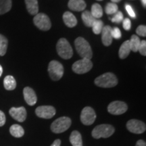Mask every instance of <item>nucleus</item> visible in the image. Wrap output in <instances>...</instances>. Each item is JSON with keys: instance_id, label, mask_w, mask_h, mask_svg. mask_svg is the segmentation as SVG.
<instances>
[{"instance_id": "22", "label": "nucleus", "mask_w": 146, "mask_h": 146, "mask_svg": "<svg viewBox=\"0 0 146 146\" xmlns=\"http://www.w3.org/2000/svg\"><path fill=\"white\" fill-rule=\"evenodd\" d=\"M3 85L5 89L8 91H12L16 87V81L14 76L11 75L6 76L3 80Z\"/></svg>"}, {"instance_id": "20", "label": "nucleus", "mask_w": 146, "mask_h": 146, "mask_svg": "<svg viewBox=\"0 0 146 146\" xmlns=\"http://www.w3.org/2000/svg\"><path fill=\"white\" fill-rule=\"evenodd\" d=\"M131 51V50L130 43H129V41L127 40V41L124 42L120 47L118 54H119V57L120 59H125V58H127V56L130 54Z\"/></svg>"}, {"instance_id": "12", "label": "nucleus", "mask_w": 146, "mask_h": 146, "mask_svg": "<svg viewBox=\"0 0 146 146\" xmlns=\"http://www.w3.org/2000/svg\"><path fill=\"white\" fill-rule=\"evenodd\" d=\"M56 109L51 106H41L36 108L35 114L38 117L45 119H50L54 117L56 114Z\"/></svg>"}, {"instance_id": "2", "label": "nucleus", "mask_w": 146, "mask_h": 146, "mask_svg": "<svg viewBox=\"0 0 146 146\" xmlns=\"http://www.w3.org/2000/svg\"><path fill=\"white\" fill-rule=\"evenodd\" d=\"M94 83L97 86L103 88H111L116 86L118 79L112 72H107L102 74L95 79Z\"/></svg>"}, {"instance_id": "19", "label": "nucleus", "mask_w": 146, "mask_h": 146, "mask_svg": "<svg viewBox=\"0 0 146 146\" xmlns=\"http://www.w3.org/2000/svg\"><path fill=\"white\" fill-rule=\"evenodd\" d=\"M70 142L72 146H83V139L81 133L77 131H73L70 136Z\"/></svg>"}, {"instance_id": "25", "label": "nucleus", "mask_w": 146, "mask_h": 146, "mask_svg": "<svg viewBox=\"0 0 146 146\" xmlns=\"http://www.w3.org/2000/svg\"><path fill=\"white\" fill-rule=\"evenodd\" d=\"M91 13L96 19H99L103 16V10L99 3H94L91 6Z\"/></svg>"}, {"instance_id": "11", "label": "nucleus", "mask_w": 146, "mask_h": 146, "mask_svg": "<svg viewBox=\"0 0 146 146\" xmlns=\"http://www.w3.org/2000/svg\"><path fill=\"white\" fill-rule=\"evenodd\" d=\"M127 128L130 132L135 134H141L145 131V124L141 120L132 119L129 120L127 123Z\"/></svg>"}, {"instance_id": "36", "label": "nucleus", "mask_w": 146, "mask_h": 146, "mask_svg": "<svg viewBox=\"0 0 146 146\" xmlns=\"http://www.w3.org/2000/svg\"><path fill=\"white\" fill-rule=\"evenodd\" d=\"M5 120H6V118H5V114L2 111L0 110V127H2L5 125Z\"/></svg>"}, {"instance_id": "16", "label": "nucleus", "mask_w": 146, "mask_h": 146, "mask_svg": "<svg viewBox=\"0 0 146 146\" xmlns=\"http://www.w3.org/2000/svg\"><path fill=\"white\" fill-rule=\"evenodd\" d=\"M68 6L71 10L81 12L86 8V3L84 0H69Z\"/></svg>"}, {"instance_id": "37", "label": "nucleus", "mask_w": 146, "mask_h": 146, "mask_svg": "<svg viewBox=\"0 0 146 146\" xmlns=\"http://www.w3.org/2000/svg\"><path fill=\"white\" fill-rule=\"evenodd\" d=\"M136 146H146V143L145 141L142 139L138 140L136 143Z\"/></svg>"}, {"instance_id": "30", "label": "nucleus", "mask_w": 146, "mask_h": 146, "mask_svg": "<svg viewBox=\"0 0 146 146\" xmlns=\"http://www.w3.org/2000/svg\"><path fill=\"white\" fill-rule=\"evenodd\" d=\"M112 22L116 23H120L123 21V14L121 12L118 11L116 14H114L112 19Z\"/></svg>"}, {"instance_id": "24", "label": "nucleus", "mask_w": 146, "mask_h": 146, "mask_svg": "<svg viewBox=\"0 0 146 146\" xmlns=\"http://www.w3.org/2000/svg\"><path fill=\"white\" fill-rule=\"evenodd\" d=\"M12 0H0V15L8 12L12 8Z\"/></svg>"}, {"instance_id": "42", "label": "nucleus", "mask_w": 146, "mask_h": 146, "mask_svg": "<svg viewBox=\"0 0 146 146\" xmlns=\"http://www.w3.org/2000/svg\"><path fill=\"white\" fill-rule=\"evenodd\" d=\"M97 1H102V0H97Z\"/></svg>"}, {"instance_id": "13", "label": "nucleus", "mask_w": 146, "mask_h": 146, "mask_svg": "<svg viewBox=\"0 0 146 146\" xmlns=\"http://www.w3.org/2000/svg\"><path fill=\"white\" fill-rule=\"evenodd\" d=\"M9 113L14 120L20 123H23L27 118V110L24 107L12 108L9 111Z\"/></svg>"}, {"instance_id": "9", "label": "nucleus", "mask_w": 146, "mask_h": 146, "mask_svg": "<svg viewBox=\"0 0 146 146\" xmlns=\"http://www.w3.org/2000/svg\"><path fill=\"white\" fill-rule=\"evenodd\" d=\"M96 114L92 108L87 106L84 108L81 114V120L85 125H91L96 120Z\"/></svg>"}, {"instance_id": "21", "label": "nucleus", "mask_w": 146, "mask_h": 146, "mask_svg": "<svg viewBox=\"0 0 146 146\" xmlns=\"http://www.w3.org/2000/svg\"><path fill=\"white\" fill-rule=\"evenodd\" d=\"M81 18L82 20H83V23L85 24V26L87 27H92L94 21H96V18L93 16V15L91 13V12L87 10L84 11L83 14H82Z\"/></svg>"}, {"instance_id": "27", "label": "nucleus", "mask_w": 146, "mask_h": 146, "mask_svg": "<svg viewBox=\"0 0 146 146\" xmlns=\"http://www.w3.org/2000/svg\"><path fill=\"white\" fill-rule=\"evenodd\" d=\"M8 41L6 37L0 34V56H3L5 54L8 48Z\"/></svg>"}, {"instance_id": "33", "label": "nucleus", "mask_w": 146, "mask_h": 146, "mask_svg": "<svg viewBox=\"0 0 146 146\" xmlns=\"http://www.w3.org/2000/svg\"><path fill=\"white\" fill-rule=\"evenodd\" d=\"M136 33L138 35L146 36V27L145 25H140L137 28Z\"/></svg>"}, {"instance_id": "18", "label": "nucleus", "mask_w": 146, "mask_h": 146, "mask_svg": "<svg viewBox=\"0 0 146 146\" xmlns=\"http://www.w3.org/2000/svg\"><path fill=\"white\" fill-rule=\"evenodd\" d=\"M25 4L29 13L31 15H36L39 12V4L37 0H25Z\"/></svg>"}, {"instance_id": "31", "label": "nucleus", "mask_w": 146, "mask_h": 146, "mask_svg": "<svg viewBox=\"0 0 146 146\" xmlns=\"http://www.w3.org/2000/svg\"><path fill=\"white\" fill-rule=\"evenodd\" d=\"M111 35H112V38H114L116 39H120L122 36L120 29L117 28V27H114V28L112 29V30H111Z\"/></svg>"}, {"instance_id": "1", "label": "nucleus", "mask_w": 146, "mask_h": 146, "mask_svg": "<svg viewBox=\"0 0 146 146\" xmlns=\"http://www.w3.org/2000/svg\"><path fill=\"white\" fill-rule=\"evenodd\" d=\"M74 45L78 54L81 57L84 59L91 60L93 56V52L87 40L83 37H78L74 41Z\"/></svg>"}, {"instance_id": "17", "label": "nucleus", "mask_w": 146, "mask_h": 146, "mask_svg": "<svg viewBox=\"0 0 146 146\" xmlns=\"http://www.w3.org/2000/svg\"><path fill=\"white\" fill-rule=\"evenodd\" d=\"M63 21L65 25L68 27L72 28L77 24V20L74 14L70 12H66L63 14Z\"/></svg>"}, {"instance_id": "32", "label": "nucleus", "mask_w": 146, "mask_h": 146, "mask_svg": "<svg viewBox=\"0 0 146 146\" xmlns=\"http://www.w3.org/2000/svg\"><path fill=\"white\" fill-rule=\"evenodd\" d=\"M138 51L139 52V53L142 55V56H146V41L145 40L141 41V43H140Z\"/></svg>"}, {"instance_id": "23", "label": "nucleus", "mask_w": 146, "mask_h": 146, "mask_svg": "<svg viewBox=\"0 0 146 146\" xmlns=\"http://www.w3.org/2000/svg\"><path fill=\"white\" fill-rule=\"evenodd\" d=\"M10 133L14 137H21L25 134V130L21 125H13L10 128Z\"/></svg>"}, {"instance_id": "39", "label": "nucleus", "mask_w": 146, "mask_h": 146, "mask_svg": "<svg viewBox=\"0 0 146 146\" xmlns=\"http://www.w3.org/2000/svg\"><path fill=\"white\" fill-rule=\"evenodd\" d=\"M141 2H142V4L144 7H146V0H141Z\"/></svg>"}, {"instance_id": "38", "label": "nucleus", "mask_w": 146, "mask_h": 146, "mask_svg": "<svg viewBox=\"0 0 146 146\" xmlns=\"http://www.w3.org/2000/svg\"><path fill=\"white\" fill-rule=\"evenodd\" d=\"M60 145H61V140L56 139L53 142V143L51 145V146H60Z\"/></svg>"}, {"instance_id": "8", "label": "nucleus", "mask_w": 146, "mask_h": 146, "mask_svg": "<svg viewBox=\"0 0 146 146\" xmlns=\"http://www.w3.org/2000/svg\"><path fill=\"white\" fill-rule=\"evenodd\" d=\"M33 22L35 25L39 28L40 30L49 31L52 27V24L50 18L46 14L43 13H39L36 14L33 18Z\"/></svg>"}, {"instance_id": "5", "label": "nucleus", "mask_w": 146, "mask_h": 146, "mask_svg": "<svg viewBox=\"0 0 146 146\" xmlns=\"http://www.w3.org/2000/svg\"><path fill=\"white\" fill-rule=\"evenodd\" d=\"M72 121L66 116L60 117L54 120L51 125V130L54 133H62L68 130L70 127Z\"/></svg>"}, {"instance_id": "10", "label": "nucleus", "mask_w": 146, "mask_h": 146, "mask_svg": "<svg viewBox=\"0 0 146 146\" xmlns=\"http://www.w3.org/2000/svg\"><path fill=\"white\" fill-rule=\"evenodd\" d=\"M128 110V106L124 102L114 101L111 102L108 106V111L113 115H120L125 113Z\"/></svg>"}, {"instance_id": "15", "label": "nucleus", "mask_w": 146, "mask_h": 146, "mask_svg": "<svg viewBox=\"0 0 146 146\" xmlns=\"http://www.w3.org/2000/svg\"><path fill=\"white\" fill-rule=\"evenodd\" d=\"M111 27L107 26L104 27L102 31V41L105 46H109L112 43V36L111 35Z\"/></svg>"}, {"instance_id": "26", "label": "nucleus", "mask_w": 146, "mask_h": 146, "mask_svg": "<svg viewBox=\"0 0 146 146\" xmlns=\"http://www.w3.org/2000/svg\"><path fill=\"white\" fill-rule=\"evenodd\" d=\"M140 43H141V41H140V39L139 38V36L135 35H133L131 36L130 41H129L131 51H133V52H137Z\"/></svg>"}, {"instance_id": "34", "label": "nucleus", "mask_w": 146, "mask_h": 146, "mask_svg": "<svg viewBox=\"0 0 146 146\" xmlns=\"http://www.w3.org/2000/svg\"><path fill=\"white\" fill-rule=\"evenodd\" d=\"M125 9H126V11L127 12V13L129 14V15L130 16L131 18H136V14L135 13L134 10H133L132 6H131V5L127 4H127L125 5Z\"/></svg>"}, {"instance_id": "3", "label": "nucleus", "mask_w": 146, "mask_h": 146, "mask_svg": "<svg viewBox=\"0 0 146 146\" xmlns=\"http://www.w3.org/2000/svg\"><path fill=\"white\" fill-rule=\"evenodd\" d=\"M115 129L113 126L107 124L98 125L92 131V136L95 139L108 138L114 134Z\"/></svg>"}, {"instance_id": "6", "label": "nucleus", "mask_w": 146, "mask_h": 146, "mask_svg": "<svg viewBox=\"0 0 146 146\" xmlns=\"http://www.w3.org/2000/svg\"><path fill=\"white\" fill-rule=\"evenodd\" d=\"M48 72L53 81H59L64 74V67L61 63L56 60L51 61L48 66Z\"/></svg>"}, {"instance_id": "14", "label": "nucleus", "mask_w": 146, "mask_h": 146, "mask_svg": "<svg viewBox=\"0 0 146 146\" xmlns=\"http://www.w3.org/2000/svg\"><path fill=\"white\" fill-rule=\"evenodd\" d=\"M23 95L25 100L27 104L29 106H34L36 103L37 98L33 89L29 87H26L23 90Z\"/></svg>"}, {"instance_id": "29", "label": "nucleus", "mask_w": 146, "mask_h": 146, "mask_svg": "<svg viewBox=\"0 0 146 146\" xmlns=\"http://www.w3.org/2000/svg\"><path fill=\"white\" fill-rule=\"evenodd\" d=\"M118 7L116 5V3H108L107 5H106L105 12L108 15H112V14H116L118 12Z\"/></svg>"}, {"instance_id": "4", "label": "nucleus", "mask_w": 146, "mask_h": 146, "mask_svg": "<svg viewBox=\"0 0 146 146\" xmlns=\"http://www.w3.org/2000/svg\"><path fill=\"white\" fill-rule=\"evenodd\" d=\"M56 50L59 56L63 59L68 60L72 58L73 51L69 42L64 38H61L56 45Z\"/></svg>"}, {"instance_id": "7", "label": "nucleus", "mask_w": 146, "mask_h": 146, "mask_svg": "<svg viewBox=\"0 0 146 146\" xmlns=\"http://www.w3.org/2000/svg\"><path fill=\"white\" fill-rule=\"evenodd\" d=\"M92 67L93 63L91 61V60L83 58L82 60H78L73 64L72 69L76 74H82L91 70Z\"/></svg>"}, {"instance_id": "40", "label": "nucleus", "mask_w": 146, "mask_h": 146, "mask_svg": "<svg viewBox=\"0 0 146 146\" xmlns=\"http://www.w3.org/2000/svg\"><path fill=\"white\" fill-rule=\"evenodd\" d=\"M3 73V68H2V66H1V65H0V77H1V74H2Z\"/></svg>"}, {"instance_id": "28", "label": "nucleus", "mask_w": 146, "mask_h": 146, "mask_svg": "<svg viewBox=\"0 0 146 146\" xmlns=\"http://www.w3.org/2000/svg\"><path fill=\"white\" fill-rule=\"evenodd\" d=\"M104 23L101 20H98L96 19V21H94V24L92 25V29L94 33L96 35H99L102 33V29L104 28Z\"/></svg>"}, {"instance_id": "35", "label": "nucleus", "mask_w": 146, "mask_h": 146, "mask_svg": "<svg viewBox=\"0 0 146 146\" xmlns=\"http://www.w3.org/2000/svg\"><path fill=\"white\" fill-rule=\"evenodd\" d=\"M123 28L125 29L126 31H129L131 28V23L130 19L129 18H125L123 20Z\"/></svg>"}, {"instance_id": "41", "label": "nucleus", "mask_w": 146, "mask_h": 146, "mask_svg": "<svg viewBox=\"0 0 146 146\" xmlns=\"http://www.w3.org/2000/svg\"><path fill=\"white\" fill-rule=\"evenodd\" d=\"M120 1H121V0H111V1H112V3H118V2H120Z\"/></svg>"}]
</instances>
